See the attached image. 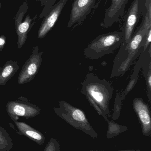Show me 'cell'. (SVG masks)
<instances>
[{
    "label": "cell",
    "mask_w": 151,
    "mask_h": 151,
    "mask_svg": "<svg viewBox=\"0 0 151 151\" xmlns=\"http://www.w3.org/2000/svg\"><path fill=\"white\" fill-rule=\"evenodd\" d=\"M6 111L12 119L17 121L20 117L33 118L40 114L41 109L32 104L27 98L20 96L17 100L9 101L6 104Z\"/></svg>",
    "instance_id": "cell-6"
},
{
    "label": "cell",
    "mask_w": 151,
    "mask_h": 151,
    "mask_svg": "<svg viewBox=\"0 0 151 151\" xmlns=\"http://www.w3.org/2000/svg\"><path fill=\"white\" fill-rule=\"evenodd\" d=\"M13 145L9 135L4 128L0 127V151H9Z\"/></svg>",
    "instance_id": "cell-16"
},
{
    "label": "cell",
    "mask_w": 151,
    "mask_h": 151,
    "mask_svg": "<svg viewBox=\"0 0 151 151\" xmlns=\"http://www.w3.org/2000/svg\"><path fill=\"white\" fill-rule=\"evenodd\" d=\"M133 108L140 121L143 134L146 137H150L151 119L149 106L142 99L136 98L133 102Z\"/></svg>",
    "instance_id": "cell-12"
},
{
    "label": "cell",
    "mask_w": 151,
    "mask_h": 151,
    "mask_svg": "<svg viewBox=\"0 0 151 151\" xmlns=\"http://www.w3.org/2000/svg\"><path fill=\"white\" fill-rule=\"evenodd\" d=\"M96 0H74L72 4L68 28L80 25L95 9Z\"/></svg>",
    "instance_id": "cell-8"
},
{
    "label": "cell",
    "mask_w": 151,
    "mask_h": 151,
    "mask_svg": "<svg viewBox=\"0 0 151 151\" xmlns=\"http://www.w3.org/2000/svg\"><path fill=\"white\" fill-rule=\"evenodd\" d=\"M36 1H39L41 6L43 7L42 11L40 14L39 18L43 19L47 13L49 11L52 6L56 4L57 0H35Z\"/></svg>",
    "instance_id": "cell-17"
},
{
    "label": "cell",
    "mask_w": 151,
    "mask_h": 151,
    "mask_svg": "<svg viewBox=\"0 0 151 151\" xmlns=\"http://www.w3.org/2000/svg\"><path fill=\"white\" fill-rule=\"evenodd\" d=\"M140 0H134L129 8L124 18V40L121 45H126L130 41L134 33L135 28L141 17Z\"/></svg>",
    "instance_id": "cell-9"
},
{
    "label": "cell",
    "mask_w": 151,
    "mask_h": 151,
    "mask_svg": "<svg viewBox=\"0 0 151 151\" xmlns=\"http://www.w3.org/2000/svg\"><path fill=\"white\" fill-rule=\"evenodd\" d=\"M151 41V28H150L147 32V34L145 38V43H144V49L145 51L148 47L149 46H150Z\"/></svg>",
    "instance_id": "cell-19"
},
{
    "label": "cell",
    "mask_w": 151,
    "mask_h": 151,
    "mask_svg": "<svg viewBox=\"0 0 151 151\" xmlns=\"http://www.w3.org/2000/svg\"><path fill=\"white\" fill-rule=\"evenodd\" d=\"M13 122L18 129V134L20 135L25 136L40 145H42L44 143L45 137L40 132L33 128L26 123L18 122L17 121Z\"/></svg>",
    "instance_id": "cell-13"
},
{
    "label": "cell",
    "mask_w": 151,
    "mask_h": 151,
    "mask_svg": "<svg viewBox=\"0 0 151 151\" xmlns=\"http://www.w3.org/2000/svg\"><path fill=\"white\" fill-rule=\"evenodd\" d=\"M19 65L12 60L7 61L0 72V86L4 85L17 72Z\"/></svg>",
    "instance_id": "cell-14"
},
{
    "label": "cell",
    "mask_w": 151,
    "mask_h": 151,
    "mask_svg": "<svg viewBox=\"0 0 151 151\" xmlns=\"http://www.w3.org/2000/svg\"><path fill=\"white\" fill-rule=\"evenodd\" d=\"M1 4L0 2V11H1Z\"/></svg>",
    "instance_id": "cell-22"
},
{
    "label": "cell",
    "mask_w": 151,
    "mask_h": 151,
    "mask_svg": "<svg viewBox=\"0 0 151 151\" xmlns=\"http://www.w3.org/2000/svg\"><path fill=\"white\" fill-rule=\"evenodd\" d=\"M142 22L134 33L130 41L126 45H121L120 49L115 58L113 72L118 76L125 72L137 57L141 51H144L145 38L147 32L151 28V21L147 14L143 17Z\"/></svg>",
    "instance_id": "cell-1"
},
{
    "label": "cell",
    "mask_w": 151,
    "mask_h": 151,
    "mask_svg": "<svg viewBox=\"0 0 151 151\" xmlns=\"http://www.w3.org/2000/svg\"><path fill=\"white\" fill-rule=\"evenodd\" d=\"M140 151V150H136L134 149H130V150H120L112 151ZM90 151H101L96 150H91Z\"/></svg>",
    "instance_id": "cell-21"
},
{
    "label": "cell",
    "mask_w": 151,
    "mask_h": 151,
    "mask_svg": "<svg viewBox=\"0 0 151 151\" xmlns=\"http://www.w3.org/2000/svg\"><path fill=\"white\" fill-rule=\"evenodd\" d=\"M129 0H111L110 6L105 12L101 26L107 28L119 22L125 14L126 5Z\"/></svg>",
    "instance_id": "cell-11"
},
{
    "label": "cell",
    "mask_w": 151,
    "mask_h": 151,
    "mask_svg": "<svg viewBox=\"0 0 151 151\" xmlns=\"http://www.w3.org/2000/svg\"><path fill=\"white\" fill-rule=\"evenodd\" d=\"M44 151H61L59 143L55 138H51L44 149Z\"/></svg>",
    "instance_id": "cell-18"
},
{
    "label": "cell",
    "mask_w": 151,
    "mask_h": 151,
    "mask_svg": "<svg viewBox=\"0 0 151 151\" xmlns=\"http://www.w3.org/2000/svg\"><path fill=\"white\" fill-rule=\"evenodd\" d=\"M59 107L54 108L56 114L73 127L84 132L93 139L98 137V134L90 125L85 113L65 101L59 102Z\"/></svg>",
    "instance_id": "cell-4"
},
{
    "label": "cell",
    "mask_w": 151,
    "mask_h": 151,
    "mask_svg": "<svg viewBox=\"0 0 151 151\" xmlns=\"http://www.w3.org/2000/svg\"><path fill=\"white\" fill-rule=\"evenodd\" d=\"M6 37L4 35L0 36V51H2L6 43Z\"/></svg>",
    "instance_id": "cell-20"
},
{
    "label": "cell",
    "mask_w": 151,
    "mask_h": 151,
    "mask_svg": "<svg viewBox=\"0 0 151 151\" xmlns=\"http://www.w3.org/2000/svg\"><path fill=\"white\" fill-rule=\"evenodd\" d=\"M68 0H59L43 18L38 32V39H43L53 28Z\"/></svg>",
    "instance_id": "cell-10"
},
{
    "label": "cell",
    "mask_w": 151,
    "mask_h": 151,
    "mask_svg": "<svg viewBox=\"0 0 151 151\" xmlns=\"http://www.w3.org/2000/svg\"><path fill=\"white\" fill-rule=\"evenodd\" d=\"M2 69V67H0V72H1V70Z\"/></svg>",
    "instance_id": "cell-23"
},
{
    "label": "cell",
    "mask_w": 151,
    "mask_h": 151,
    "mask_svg": "<svg viewBox=\"0 0 151 151\" xmlns=\"http://www.w3.org/2000/svg\"><path fill=\"white\" fill-rule=\"evenodd\" d=\"M43 51L39 52L38 46L34 47L33 52L20 71L18 76V84H25L32 81L39 72L41 65Z\"/></svg>",
    "instance_id": "cell-7"
},
{
    "label": "cell",
    "mask_w": 151,
    "mask_h": 151,
    "mask_svg": "<svg viewBox=\"0 0 151 151\" xmlns=\"http://www.w3.org/2000/svg\"><path fill=\"white\" fill-rule=\"evenodd\" d=\"M28 0H25L20 7L15 17V28L18 36L17 45L18 49L21 48L25 43L27 35L36 22L38 17L36 14L32 18L28 14L23 20L28 10Z\"/></svg>",
    "instance_id": "cell-5"
},
{
    "label": "cell",
    "mask_w": 151,
    "mask_h": 151,
    "mask_svg": "<svg viewBox=\"0 0 151 151\" xmlns=\"http://www.w3.org/2000/svg\"><path fill=\"white\" fill-rule=\"evenodd\" d=\"M108 127L106 137L107 139H111L126 132L128 129L127 127L119 125L113 121L108 120Z\"/></svg>",
    "instance_id": "cell-15"
},
{
    "label": "cell",
    "mask_w": 151,
    "mask_h": 151,
    "mask_svg": "<svg viewBox=\"0 0 151 151\" xmlns=\"http://www.w3.org/2000/svg\"><path fill=\"white\" fill-rule=\"evenodd\" d=\"M124 40L123 32H114L99 35L86 48L84 55L87 58L96 59L112 53L121 46Z\"/></svg>",
    "instance_id": "cell-3"
},
{
    "label": "cell",
    "mask_w": 151,
    "mask_h": 151,
    "mask_svg": "<svg viewBox=\"0 0 151 151\" xmlns=\"http://www.w3.org/2000/svg\"><path fill=\"white\" fill-rule=\"evenodd\" d=\"M82 92L93 105L98 114L106 121L110 117L109 104L112 98L113 88L105 80H100L93 74L87 75L82 83Z\"/></svg>",
    "instance_id": "cell-2"
}]
</instances>
